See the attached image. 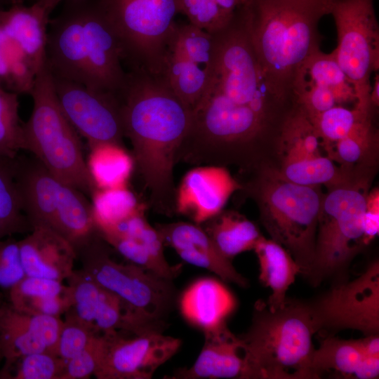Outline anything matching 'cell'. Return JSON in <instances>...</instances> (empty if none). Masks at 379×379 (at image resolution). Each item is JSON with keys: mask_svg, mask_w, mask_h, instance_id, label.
Wrapping results in <instances>:
<instances>
[{"mask_svg": "<svg viewBox=\"0 0 379 379\" xmlns=\"http://www.w3.org/2000/svg\"><path fill=\"white\" fill-rule=\"evenodd\" d=\"M66 364V360L48 352L32 353L15 362L11 366L15 371L9 379H61Z\"/></svg>", "mask_w": 379, "mask_h": 379, "instance_id": "40", "label": "cell"}, {"mask_svg": "<svg viewBox=\"0 0 379 379\" xmlns=\"http://www.w3.org/2000/svg\"><path fill=\"white\" fill-rule=\"evenodd\" d=\"M30 95L32 114L23 123L22 150L50 172L90 197L96 190L84 159L78 132L64 114L47 62L36 72Z\"/></svg>", "mask_w": 379, "mask_h": 379, "instance_id": "6", "label": "cell"}, {"mask_svg": "<svg viewBox=\"0 0 379 379\" xmlns=\"http://www.w3.org/2000/svg\"><path fill=\"white\" fill-rule=\"evenodd\" d=\"M91 197L96 229L117 224L147 206L128 186L96 189Z\"/></svg>", "mask_w": 379, "mask_h": 379, "instance_id": "36", "label": "cell"}, {"mask_svg": "<svg viewBox=\"0 0 379 379\" xmlns=\"http://www.w3.org/2000/svg\"><path fill=\"white\" fill-rule=\"evenodd\" d=\"M178 12L189 22L210 33H215L229 24L234 15L224 12L214 0H178Z\"/></svg>", "mask_w": 379, "mask_h": 379, "instance_id": "41", "label": "cell"}, {"mask_svg": "<svg viewBox=\"0 0 379 379\" xmlns=\"http://www.w3.org/2000/svg\"><path fill=\"white\" fill-rule=\"evenodd\" d=\"M236 305L232 292L222 281L211 277L193 281L179 299V309L184 319L203 333L226 326V320Z\"/></svg>", "mask_w": 379, "mask_h": 379, "instance_id": "23", "label": "cell"}, {"mask_svg": "<svg viewBox=\"0 0 379 379\" xmlns=\"http://www.w3.org/2000/svg\"><path fill=\"white\" fill-rule=\"evenodd\" d=\"M373 81L371 84V88L369 95V103L371 109L375 112L376 109L379 106V74L378 72H375Z\"/></svg>", "mask_w": 379, "mask_h": 379, "instance_id": "47", "label": "cell"}, {"mask_svg": "<svg viewBox=\"0 0 379 379\" xmlns=\"http://www.w3.org/2000/svg\"><path fill=\"white\" fill-rule=\"evenodd\" d=\"M108 247L97 233L77 248L81 270L138 312L164 321L174 298L172 281L130 262H117L111 257Z\"/></svg>", "mask_w": 379, "mask_h": 379, "instance_id": "11", "label": "cell"}, {"mask_svg": "<svg viewBox=\"0 0 379 379\" xmlns=\"http://www.w3.org/2000/svg\"><path fill=\"white\" fill-rule=\"evenodd\" d=\"M282 159H296L321 155L320 140L307 116L295 107L284 119L278 133Z\"/></svg>", "mask_w": 379, "mask_h": 379, "instance_id": "32", "label": "cell"}, {"mask_svg": "<svg viewBox=\"0 0 379 379\" xmlns=\"http://www.w3.org/2000/svg\"><path fill=\"white\" fill-rule=\"evenodd\" d=\"M53 77L57 99L64 114L87 140L89 147L105 142L123 145L124 133L118 94Z\"/></svg>", "mask_w": 379, "mask_h": 379, "instance_id": "15", "label": "cell"}, {"mask_svg": "<svg viewBox=\"0 0 379 379\" xmlns=\"http://www.w3.org/2000/svg\"><path fill=\"white\" fill-rule=\"evenodd\" d=\"M164 246L172 248L185 262L205 269L225 282L246 288L248 279L224 257L200 225L178 221L157 224Z\"/></svg>", "mask_w": 379, "mask_h": 379, "instance_id": "20", "label": "cell"}, {"mask_svg": "<svg viewBox=\"0 0 379 379\" xmlns=\"http://www.w3.org/2000/svg\"><path fill=\"white\" fill-rule=\"evenodd\" d=\"M161 74L173 92L192 110L205 91L208 79L207 71L168 49Z\"/></svg>", "mask_w": 379, "mask_h": 379, "instance_id": "33", "label": "cell"}, {"mask_svg": "<svg viewBox=\"0 0 379 379\" xmlns=\"http://www.w3.org/2000/svg\"><path fill=\"white\" fill-rule=\"evenodd\" d=\"M366 355L360 339L345 340L335 335L321 337L311 361L313 379L320 378L326 373L333 372L345 378H356Z\"/></svg>", "mask_w": 379, "mask_h": 379, "instance_id": "28", "label": "cell"}, {"mask_svg": "<svg viewBox=\"0 0 379 379\" xmlns=\"http://www.w3.org/2000/svg\"><path fill=\"white\" fill-rule=\"evenodd\" d=\"M338 44L335 58L352 84L354 107L373 114L369 103L371 76L379 70V25L373 0H333Z\"/></svg>", "mask_w": 379, "mask_h": 379, "instance_id": "12", "label": "cell"}, {"mask_svg": "<svg viewBox=\"0 0 379 379\" xmlns=\"http://www.w3.org/2000/svg\"><path fill=\"white\" fill-rule=\"evenodd\" d=\"M9 305L28 314L60 317L70 306L67 285L57 280L25 276L8 290Z\"/></svg>", "mask_w": 379, "mask_h": 379, "instance_id": "26", "label": "cell"}, {"mask_svg": "<svg viewBox=\"0 0 379 379\" xmlns=\"http://www.w3.org/2000/svg\"><path fill=\"white\" fill-rule=\"evenodd\" d=\"M168 49L200 65L208 73L214 55V34L190 22L177 25Z\"/></svg>", "mask_w": 379, "mask_h": 379, "instance_id": "37", "label": "cell"}, {"mask_svg": "<svg viewBox=\"0 0 379 379\" xmlns=\"http://www.w3.org/2000/svg\"><path fill=\"white\" fill-rule=\"evenodd\" d=\"M104 344V335H95L81 352L67 361L61 379H84L94 375L102 357Z\"/></svg>", "mask_w": 379, "mask_h": 379, "instance_id": "43", "label": "cell"}, {"mask_svg": "<svg viewBox=\"0 0 379 379\" xmlns=\"http://www.w3.org/2000/svg\"><path fill=\"white\" fill-rule=\"evenodd\" d=\"M70 306L68 313L95 334H140L163 331L165 322L138 312L117 295L89 278L81 270L67 279Z\"/></svg>", "mask_w": 379, "mask_h": 379, "instance_id": "14", "label": "cell"}, {"mask_svg": "<svg viewBox=\"0 0 379 379\" xmlns=\"http://www.w3.org/2000/svg\"><path fill=\"white\" fill-rule=\"evenodd\" d=\"M373 116L357 121L349 133L338 141L328 154L341 168L353 172L354 165L364 163L378 145V132L373 124Z\"/></svg>", "mask_w": 379, "mask_h": 379, "instance_id": "35", "label": "cell"}, {"mask_svg": "<svg viewBox=\"0 0 379 379\" xmlns=\"http://www.w3.org/2000/svg\"><path fill=\"white\" fill-rule=\"evenodd\" d=\"M132 69L160 75L177 23L178 0H98Z\"/></svg>", "mask_w": 379, "mask_h": 379, "instance_id": "10", "label": "cell"}, {"mask_svg": "<svg viewBox=\"0 0 379 379\" xmlns=\"http://www.w3.org/2000/svg\"><path fill=\"white\" fill-rule=\"evenodd\" d=\"M0 357H1V348H0Z\"/></svg>", "mask_w": 379, "mask_h": 379, "instance_id": "52", "label": "cell"}, {"mask_svg": "<svg viewBox=\"0 0 379 379\" xmlns=\"http://www.w3.org/2000/svg\"><path fill=\"white\" fill-rule=\"evenodd\" d=\"M65 0H34V3L39 5L49 16L57 6Z\"/></svg>", "mask_w": 379, "mask_h": 379, "instance_id": "48", "label": "cell"}, {"mask_svg": "<svg viewBox=\"0 0 379 379\" xmlns=\"http://www.w3.org/2000/svg\"><path fill=\"white\" fill-rule=\"evenodd\" d=\"M15 180L32 229L53 230L75 250L97 234L91 204L86 194L55 176L33 156H17Z\"/></svg>", "mask_w": 379, "mask_h": 379, "instance_id": "9", "label": "cell"}, {"mask_svg": "<svg viewBox=\"0 0 379 379\" xmlns=\"http://www.w3.org/2000/svg\"><path fill=\"white\" fill-rule=\"evenodd\" d=\"M89 149L86 164L96 189L128 186L135 163L123 145L105 142Z\"/></svg>", "mask_w": 379, "mask_h": 379, "instance_id": "29", "label": "cell"}, {"mask_svg": "<svg viewBox=\"0 0 379 379\" xmlns=\"http://www.w3.org/2000/svg\"><path fill=\"white\" fill-rule=\"evenodd\" d=\"M370 177L355 175L328 189L321 201L312 264L305 277L317 287L326 280L333 284L348 279L352 260L366 245L362 220Z\"/></svg>", "mask_w": 379, "mask_h": 379, "instance_id": "7", "label": "cell"}, {"mask_svg": "<svg viewBox=\"0 0 379 379\" xmlns=\"http://www.w3.org/2000/svg\"><path fill=\"white\" fill-rule=\"evenodd\" d=\"M204 343L190 367L178 368L172 379H244L245 360L239 335L225 326L203 333Z\"/></svg>", "mask_w": 379, "mask_h": 379, "instance_id": "22", "label": "cell"}, {"mask_svg": "<svg viewBox=\"0 0 379 379\" xmlns=\"http://www.w3.org/2000/svg\"><path fill=\"white\" fill-rule=\"evenodd\" d=\"M253 251L259 263V281L271 291L265 302L270 310H276L284 305L289 287L301 274L300 267L284 246L263 236Z\"/></svg>", "mask_w": 379, "mask_h": 379, "instance_id": "25", "label": "cell"}, {"mask_svg": "<svg viewBox=\"0 0 379 379\" xmlns=\"http://www.w3.org/2000/svg\"><path fill=\"white\" fill-rule=\"evenodd\" d=\"M243 187L225 166H196L176 187L175 213L201 225L222 211L230 197Z\"/></svg>", "mask_w": 379, "mask_h": 379, "instance_id": "17", "label": "cell"}, {"mask_svg": "<svg viewBox=\"0 0 379 379\" xmlns=\"http://www.w3.org/2000/svg\"><path fill=\"white\" fill-rule=\"evenodd\" d=\"M213 34L207 85L192 110L181 154L193 165L245 163L293 108L272 91L239 15Z\"/></svg>", "mask_w": 379, "mask_h": 379, "instance_id": "1", "label": "cell"}, {"mask_svg": "<svg viewBox=\"0 0 379 379\" xmlns=\"http://www.w3.org/2000/svg\"><path fill=\"white\" fill-rule=\"evenodd\" d=\"M11 64V58L6 35L0 27V82L6 81Z\"/></svg>", "mask_w": 379, "mask_h": 379, "instance_id": "46", "label": "cell"}, {"mask_svg": "<svg viewBox=\"0 0 379 379\" xmlns=\"http://www.w3.org/2000/svg\"><path fill=\"white\" fill-rule=\"evenodd\" d=\"M22 145L23 123L19 117L18 93L0 83V157H16Z\"/></svg>", "mask_w": 379, "mask_h": 379, "instance_id": "39", "label": "cell"}, {"mask_svg": "<svg viewBox=\"0 0 379 379\" xmlns=\"http://www.w3.org/2000/svg\"><path fill=\"white\" fill-rule=\"evenodd\" d=\"M50 16L36 4L17 2L0 10V27L12 46L39 69L46 61Z\"/></svg>", "mask_w": 379, "mask_h": 379, "instance_id": "24", "label": "cell"}, {"mask_svg": "<svg viewBox=\"0 0 379 379\" xmlns=\"http://www.w3.org/2000/svg\"><path fill=\"white\" fill-rule=\"evenodd\" d=\"M363 239L366 246L379 232V190L375 187L368 191L362 220Z\"/></svg>", "mask_w": 379, "mask_h": 379, "instance_id": "45", "label": "cell"}, {"mask_svg": "<svg viewBox=\"0 0 379 379\" xmlns=\"http://www.w3.org/2000/svg\"><path fill=\"white\" fill-rule=\"evenodd\" d=\"M25 276L18 241L11 237L0 240V287L9 290Z\"/></svg>", "mask_w": 379, "mask_h": 379, "instance_id": "44", "label": "cell"}, {"mask_svg": "<svg viewBox=\"0 0 379 379\" xmlns=\"http://www.w3.org/2000/svg\"><path fill=\"white\" fill-rule=\"evenodd\" d=\"M279 173L286 180L305 186L324 185L327 190L347 181L354 172L337 167L327 156L282 159Z\"/></svg>", "mask_w": 379, "mask_h": 379, "instance_id": "30", "label": "cell"}, {"mask_svg": "<svg viewBox=\"0 0 379 379\" xmlns=\"http://www.w3.org/2000/svg\"><path fill=\"white\" fill-rule=\"evenodd\" d=\"M16 157H0V240L32 230L15 180Z\"/></svg>", "mask_w": 379, "mask_h": 379, "instance_id": "34", "label": "cell"}, {"mask_svg": "<svg viewBox=\"0 0 379 379\" xmlns=\"http://www.w3.org/2000/svg\"><path fill=\"white\" fill-rule=\"evenodd\" d=\"M46 59L53 76L118 93L126 72L119 39L98 0H65L50 19Z\"/></svg>", "mask_w": 379, "mask_h": 379, "instance_id": "4", "label": "cell"}, {"mask_svg": "<svg viewBox=\"0 0 379 379\" xmlns=\"http://www.w3.org/2000/svg\"><path fill=\"white\" fill-rule=\"evenodd\" d=\"M18 243L26 276L62 282L74 271L75 248L53 230L34 227Z\"/></svg>", "mask_w": 379, "mask_h": 379, "instance_id": "21", "label": "cell"}, {"mask_svg": "<svg viewBox=\"0 0 379 379\" xmlns=\"http://www.w3.org/2000/svg\"><path fill=\"white\" fill-rule=\"evenodd\" d=\"M124 137L140 178L157 213H175L173 170L192 124V111L173 92L162 74L133 69L118 93Z\"/></svg>", "mask_w": 379, "mask_h": 379, "instance_id": "2", "label": "cell"}, {"mask_svg": "<svg viewBox=\"0 0 379 379\" xmlns=\"http://www.w3.org/2000/svg\"><path fill=\"white\" fill-rule=\"evenodd\" d=\"M8 3V5H11L14 3H17V2H24L25 0H6Z\"/></svg>", "mask_w": 379, "mask_h": 379, "instance_id": "50", "label": "cell"}, {"mask_svg": "<svg viewBox=\"0 0 379 379\" xmlns=\"http://www.w3.org/2000/svg\"><path fill=\"white\" fill-rule=\"evenodd\" d=\"M373 114H365L354 107L335 105L310 119L321 145L327 154L333 145L345 137L359 120Z\"/></svg>", "mask_w": 379, "mask_h": 379, "instance_id": "38", "label": "cell"}, {"mask_svg": "<svg viewBox=\"0 0 379 379\" xmlns=\"http://www.w3.org/2000/svg\"><path fill=\"white\" fill-rule=\"evenodd\" d=\"M248 189L270 239L293 257L304 277L314 254L318 217L324 194L321 186H305L284 178L277 169L264 168Z\"/></svg>", "mask_w": 379, "mask_h": 379, "instance_id": "8", "label": "cell"}, {"mask_svg": "<svg viewBox=\"0 0 379 379\" xmlns=\"http://www.w3.org/2000/svg\"><path fill=\"white\" fill-rule=\"evenodd\" d=\"M2 305H3V303L1 302V301L0 300V310H1V307H2Z\"/></svg>", "mask_w": 379, "mask_h": 379, "instance_id": "51", "label": "cell"}, {"mask_svg": "<svg viewBox=\"0 0 379 379\" xmlns=\"http://www.w3.org/2000/svg\"><path fill=\"white\" fill-rule=\"evenodd\" d=\"M333 0H246L239 11L267 83L294 107V90L307 60L321 50V20Z\"/></svg>", "mask_w": 379, "mask_h": 379, "instance_id": "3", "label": "cell"}, {"mask_svg": "<svg viewBox=\"0 0 379 379\" xmlns=\"http://www.w3.org/2000/svg\"><path fill=\"white\" fill-rule=\"evenodd\" d=\"M200 225L220 253L230 260L253 250L262 236L253 222L232 210L223 209Z\"/></svg>", "mask_w": 379, "mask_h": 379, "instance_id": "27", "label": "cell"}, {"mask_svg": "<svg viewBox=\"0 0 379 379\" xmlns=\"http://www.w3.org/2000/svg\"><path fill=\"white\" fill-rule=\"evenodd\" d=\"M315 334L335 335L343 330L379 333V263L376 260L352 281L333 286L315 298L302 300Z\"/></svg>", "mask_w": 379, "mask_h": 379, "instance_id": "13", "label": "cell"}, {"mask_svg": "<svg viewBox=\"0 0 379 379\" xmlns=\"http://www.w3.org/2000/svg\"><path fill=\"white\" fill-rule=\"evenodd\" d=\"M145 210L146 207L113 225L97 228V233L128 262L173 281L180 266L171 265L166 260L161 238L147 222Z\"/></svg>", "mask_w": 379, "mask_h": 379, "instance_id": "18", "label": "cell"}, {"mask_svg": "<svg viewBox=\"0 0 379 379\" xmlns=\"http://www.w3.org/2000/svg\"><path fill=\"white\" fill-rule=\"evenodd\" d=\"M314 334L302 300L287 298L276 310L258 300L249 327L239 335L245 360L244 379H313Z\"/></svg>", "mask_w": 379, "mask_h": 379, "instance_id": "5", "label": "cell"}, {"mask_svg": "<svg viewBox=\"0 0 379 379\" xmlns=\"http://www.w3.org/2000/svg\"><path fill=\"white\" fill-rule=\"evenodd\" d=\"M62 323L60 317L25 314L9 304H3L0 310V348L4 366L0 378H5L15 362L25 355L40 352L57 355Z\"/></svg>", "mask_w": 379, "mask_h": 379, "instance_id": "19", "label": "cell"}, {"mask_svg": "<svg viewBox=\"0 0 379 379\" xmlns=\"http://www.w3.org/2000/svg\"><path fill=\"white\" fill-rule=\"evenodd\" d=\"M60 330L57 346V355L68 361L81 352L97 335L86 325L68 313Z\"/></svg>", "mask_w": 379, "mask_h": 379, "instance_id": "42", "label": "cell"}, {"mask_svg": "<svg viewBox=\"0 0 379 379\" xmlns=\"http://www.w3.org/2000/svg\"><path fill=\"white\" fill-rule=\"evenodd\" d=\"M6 4H8L6 0H0V10L4 8V6Z\"/></svg>", "mask_w": 379, "mask_h": 379, "instance_id": "49", "label": "cell"}, {"mask_svg": "<svg viewBox=\"0 0 379 379\" xmlns=\"http://www.w3.org/2000/svg\"><path fill=\"white\" fill-rule=\"evenodd\" d=\"M103 335L102 357L94 374L98 379H149L182 344L180 339L163 331Z\"/></svg>", "mask_w": 379, "mask_h": 379, "instance_id": "16", "label": "cell"}, {"mask_svg": "<svg viewBox=\"0 0 379 379\" xmlns=\"http://www.w3.org/2000/svg\"><path fill=\"white\" fill-rule=\"evenodd\" d=\"M302 83L329 88L333 93L338 105L352 102L356 103L354 88L340 66L333 51L325 53L319 50L307 60L294 94L296 88Z\"/></svg>", "mask_w": 379, "mask_h": 379, "instance_id": "31", "label": "cell"}]
</instances>
